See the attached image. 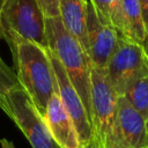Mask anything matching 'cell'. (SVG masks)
Returning a JSON list of instances; mask_svg holds the SVG:
<instances>
[{"label":"cell","mask_w":148,"mask_h":148,"mask_svg":"<svg viewBox=\"0 0 148 148\" xmlns=\"http://www.w3.org/2000/svg\"><path fill=\"white\" fill-rule=\"evenodd\" d=\"M123 10L127 24L128 30V40L135 42L138 44H141L145 35H146V28L142 21L141 9L138 0H121Z\"/></svg>","instance_id":"13"},{"label":"cell","mask_w":148,"mask_h":148,"mask_svg":"<svg viewBox=\"0 0 148 148\" xmlns=\"http://www.w3.org/2000/svg\"><path fill=\"white\" fill-rule=\"evenodd\" d=\"M146 134H147V148H148V119L146 120Z\"/></svg>","instance_id":"22"},{"label":"cell","mask_w":148,"mask_h":148,"mask_svg":"<svg viewBox=\"0 0 148 148\" xmlns=\"http://www.w3.org/2000/svg\"><path fill=\"white\" fill-rule=\"evenodd\" d=\"M79 148H104V147H103V146L96 140V138L92 135L91 139H90L87 143H82V145H80Z\"/></svg>","instance_id":"18"},{"label":"cell","mask_w":148,"mask_h":148,"mask_svg":"<svg viewBox=\"0 0 148 148\" xmlns=\"http://www.w3.org/2000/svg\"><path fill=\"white\" fill-rule=\"evenodd\" d=\"M86 29L88 40V56L91 65L104 69L109 59L121 39L119 32L98 18L90 0L86 1Z\"/></svg>","instance_id":"8"},{"label":"cell","mask_w":148,"mask_h":148,"mask_svg":"<svg viewBox=\"0 0 148 148\" xmlns=\"http://www.w3.org/2000/svg\"><path fill=\"white\" fill-rule=\"evenodd\" d=\"M0 22L2 39L18 37L49 50L45 16L36 0H3Z\"/></svg>","instance_id":"4"},{"label":"cell","mask_w":148,"mask_h":148,"mask_svg":"<svg viewBox=\"0 0 148 148\" xmlns=\"http://www.w3.org/2000/svg\"><path fill=\"white\" fill-rule=\"evenodd\" d=\"M0 142H1L2 148H14L13 142H10V141H8L6 139H0Z\"/></svg>","instance_id":"20"},{"label":"cell","mask_w":148,"mask_h":148,"mask_svg":"<svg viewBox=\"0 0 148 148\" xmlns=\"http://www.w3.org/2000/svg\"><path fill=\"white\" fill-rule=\"evenodd\" d=\"M141 9V15H142V21L146 28V31L148 30V0H138Z\"/></svg>","instance_id":"17"},{"label":"cell","mask_w":148,"mask_h":148,"mask_svg":"<svg viewBox=\"0 0 148 148\" xmlns=\"http://www.w3.org/2000/svg\"><path fill=\"white\" fill-rule=\"evenodd\" d=\"M123 96L145 120L148 119V75L142 76L132 83Z\"/></svg>","instance_id":"14"},{"label":"cell","mask_w":148,"mask_h":148,"mask_svg":"<svg viewBox=\"0 0 148 148\" xmlns=\"http://www.w3.org/2000/svg\"><path fill=\"white\" fill-rule=\"evenodd\" d=\"M60 20L65 29L81 44L88 54V40L86 29V1L60 0Z\"/></svg>","instance_id":"11"},{"label":"cell","mask_w":148,"mask_h":148,"mask_svg":"<svg viewBox=\"0 0 148 148\" xmlns=\"http://www.w3.org/2000/svg\"><path fill=\"white\" fill-rule=\"evenodd\" d=\"M140 45L142 46V50H143V52H145V54H146V57L148 59V30L146 31V35H145V37H143V39H142Z\"/></svg>","instance_id":"19"},{"label":"cell","mask_w":148,"mask_h":148,"mask_svg":"<svg viewBox=\"0 0 148 148\" xmlns=\"http://www.w3.org/2000/svg\"><path fill=\"white\" fill-rule=\"evenodd\" d=\"M6 42L13 54L14 71L20 84L44 116L49 99L57 91L49 50L18 37H10Z\"/></svg>","instance_id":"1"},{"label":"cell","mask_w":148,"mask_h":148,"mask_svg":"<svg viewBox=\"0 0 148 148\" xmlns=\"http://www.w3.org/2000/svg\"><path fill=\"white\" fill-rule=\"evenodd\" d=\"M90 86L92 135L104 147L113 123L118 96L111 87L104 71L92 65L90 68Z\"/></svg>","instance_id":"6"},{"label":"cell","mask_w":148,"mask_h":148,"mask_svg":"<svg viewBox=\"0 0 148 148\" xmlns=\"http://www.w3.org/2000/svg\"><path fill=\"white\" fill-rule=\"evenodd\" d=\"M45 17H57L60 15V0H36Z\"/></svg>","instance_id":"16"},{"label":"cell","mask_w":148,"mask_h":148,"mask_svg":"<svg viewBox=\"0 0 148 148\" xmlns=\"http://www.w3.org/2000/svg\"><path fill=\"white\" fill-rule=\"evenodd\" d=\"M84 1H87V0H84Z\"/></svg>","instance_id":"23"},{"label":"cell","mask_w":148,"mask_h":148,"mask_svg":"<svg viewBox=\"0 0 148 148\" xmlns=\"http://www.w3.org/2000/svg\"><path fill=\"white\" fill-rule=\"evenodd\" d=\"M49 54H50V60L56 75L58 96L65 110L67 111V113L69 114V117L74 123L80 143L81 145L87 143L92 136V128H91V124H90L87 110L83 105L81 97L79 96L69 77L67 76L59 59L50 51H49Z\"/></svg>","instance_id":"9"},{"label":"cell","mask_w":148,"mask_h":148,"mask_svg":"<svg viewBox=\"0 0 148 148\" xmlns=\"http://www.w3.org/2000/svg\"><path fill=\"white\" fill-rule=\"evenodd\" d=\"M18 80L14 68L9 67L0 56V101L2 96L14 86L18 84Z\"/></svg>","instance_id":"15"},{"label":"cell","mask_w":148,"mask_h":148,"mask_svg":"<svg viewBox=\"0 0 148 148\" xmlns=\"http://www.w3.org/2000/svg\"><path fill=\"white\" fill-rule=\"evenodd\" d=\"M3 0H0V13H1V7H2ZM0 39H2V29H1V22H0Z\"/></svg>","instance_id":"21"},{"label":"cell","mask_w":148,"mask_h":148,"mask_svg":"<svg viewBox=\"0 0 148 148\" xmlns=\"http://www.w3.org/2000/svg\"><path fill=\"white\" fill-rule=\"evenodd\" d=\"M43 117L53 140L60 148L80 147L81 143L74 123L65 110L57 91L49 99Z\"/></svg>","instance_id":"10"},{"label":"cell","mask_w":148,"mask_h":148,"mask_svg":"<svg viewBox=\"0 0 148 148\" xmlns=\"http://www.w3.org/2000/svg\"><path fill=\"white\" fill-rule=\"evenodd\" d=\"M0 108L22 131L32 148H60L53 140L43 114L20 83L2 96Z\"/></svg>","instance_id":"3"},{"label":"cell","mask_w":148,"mask_h":148,"mask_svg":"<svg viewBox=\"0 0 148 148\" xmlns=\"http://www.w3.org/2000/svg\"><path fill=\"white\" fill-rule=\"evenodd\" d=\"M103 71L117 96H123L132 83L148 75V59L140 44L121 37Z\"/></svg>","instance_id":"5"},{"label":"cell","mask_w":148,"mask_h":148,"mask_svg":"<svg viewBox=\"0 0 148 148\" xmlns=\"http://www.w3.org/2000/svg\"><path fill=\"white\" fill-rule=\"evenodd\" d=\"M45 35L49 51L61 62L67 76L83 102L91 124V61L89 56L81 44L65 29L60 16L45 17Z\"/></svg>","instance_id":"2"},{"label":"cell","mask_w":148,"mask_h":148,"mask_svg":"<svg viewBox=\"0 0 148 148\" xmlns=\"http://www.w3.org/2000/svg\"><path fill=\"white\" fill-rule=\"evenodd\" d=\"M98 18L104 24L114 28L119 35L127 39L128 30L123 10L121 0H90Z\"/></svg>","instance_id":"12"},{"label":"cell","mask_w":148,"mask_h":148,"mask_svg":"<svg viewBox=\"0 0 148 148\" xmlns=\"http://www.w3.org/2000/svg\"><path fill=\"white\" fill-rule=\"evenodd\" d=\"M104 148H147L146 120L124 96H118Z\"/></svg>","instance_id":"7"}]
</instances>
